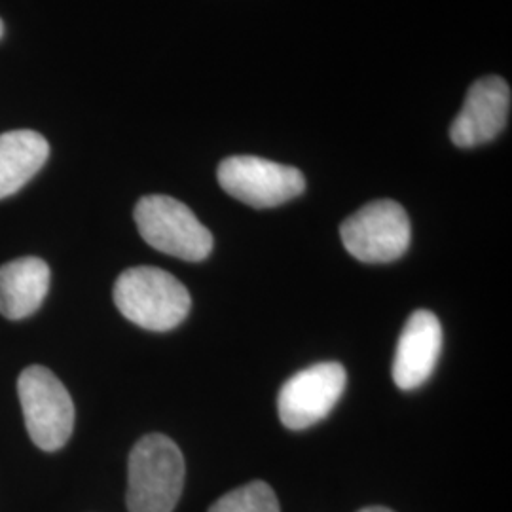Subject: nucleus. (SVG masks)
Returning <instances> with one entry per match:
<instances>
[{
  "mask_svg": "<svg viewBox=\"0 0 512 512\" xmlns=\"http://www.w3.org/2000/svg\"><path fill=\"white\" fill-rule=\"evenodd\" d=\"M114 304L141 329L167 332L183 323L192 298L175 275L160 268H129L114 283Z\"/></svg>",
  "mask_w": 512,
  "mask_h": 512,
  "instance_id": "nucleus-1",
  "label": "nucleus"
},
{
  "mask_svg": "<svg viewBox=\"0 0 512 512\" xmlns=\"http://www.w3.org/2000/svg\"><path fill=\"white\" fill-rule=\"evenodd\" d=\"M183 486V452L173 440L154 433L133 446L128 463L129 512H173Z\"/></svg>",
  "mask_w": 512,
  "mask_h": 512,
  "instance_id": "nucleus-2",
  "label": "nucleus"
},
{
  "mask_svg": "<svg viewBox=\"0 0 512 512\" xmlns=\"http://www.w3.org/2000/svg\"><path fill=\"white\" fill-rule=\"evenodd\" d=\"M141 238L165 255L200 262L213 251V236L190 207L171 196H145L135 205Z\"/></svg>",
  "mask_w": 512,
  "mask_h": 512,
  "instance_id": "nucleus-3",
  "label": "nucleus"
},
{
  "mask_svg": "<svg viewBox=\"0 0 512 512\" xmlns=\"http://www.w3.org/2000/svg\"><path fill=\"white\" fill-rule=\"evenodd\" d=\"M18 393L31 440L44 452L63 448L74 427V404L67 387L46 366L33 365L21 372Z\"/></svg>",
  "mask_w": 512,
  "mask_h": 512,
  "instance_id": "nucleus-4",
  "label": "nucleus"
},
{
  "mask_svg": "<svg viewBox=\"0 0 512 512\" xmlns=\"http://www.w3.org/2000/svg\"><path fill=\"white\" fill-rule=\"evenodd\" d=\"M340 236L353 258L366 264H385L406 253L412 230L403 205L378 200L344 220Z\"/></svg>",
  "mask_w": 512,
  "mask_h": 512,
  "instance_id": "nucleus-5",
  "label": "nucleus"
},
{
  "mask_svg": "<svg viewBox=\"0 0 512 512\" xmlns=\"http://www.w3.org/2000/svg\"><path fill=\"white\" fill-rule=\"evenodd\" d=\"M217 177L224 192L255 209L283 205L306 190V179L296 167L275 164L258 156L222 160Z\"/></svg>",
  "mask_w": 512,
  "mask_h": 512,
  "instance_id": "nucleus-6",
  "label": "nucleus"
},
{
  "mask_svg": "<svg viewBox=\"0 0 512 512\" xmlns=\"http://www.w3.org/2000/svg\"><path fill=\"white\" fill-rule=\"evenodd\" d=\"M346 370L340 363L308 366L289 378L279 391L277 410L285 427L302 431L325 420L346 389Z\"/></svg>",
  "mask_w": 512,
  "mask_h": 512,
  "instance_id": "nucleus-7",
  "label": "nucleus"
},
{
  "mask_svg": "<svg viewBox=\"0 0 512 512\" xmlns=\"http://www.w3.org/2000/svg\"><path fill=\"white\" fill-rule=\"evenodd\" d=\"M511 86L501 76H484L469 88L450 139L459 148H473L494 141L507 128L511 114Z\"/></svg>",
  "mask_w": 512,
  "mask_h": 512,
  "instance_id": "nucleus-8",
  "label": "nucleus"
},
{
  "mask_svg": "<svg viewBox=\"0 0 512 512\" xmlns=\"http://www.w3.org/2000/svg\"><path fill=\"white\" fill-rule=\"evenodd\" d=\"M442 351V327L439 317L429 310L414 311L404 325L395 361L393 380L403 391L425 384L439 361Z\"/></svg>",
  "mask_w": 512,
  "mask_h": 512,
  "instance_id": "nucleus-9",
  "label": "nucleus"
},
{
  "mask_svg": "<svg viewBox=\"0 0 512 512\" xmlns=\"http://www.w3.org/2000/svg\"><path fill=\"white\" fill-rule=\"evenodd\" d=\"M50 289V268L37 256H25L0 266V313L19 321L42 306Z\"/></svg>",
  "mask_w": 512,
  "mask_h": 512,
  "instance_id": "nucleus-10",
  "label": "nucleus"
},
{
  "mask_svg": "<svg viewBox=\"0 0 512 512\" xmlns=\"http://www.w3.org/2000/svg\"><path fill=\"white\" fill-rule=\"evenodd\" d=\"M50 156L48 141L31 129L0 135V200L29 183Z\"/></svg>",
  "mask_w": 512,
  "mask_h": 512,
  "instance_id": "nucleus-11",
  "label": "nucleus"
},
{
  "mask_svg": "<svg viewBox=\"0 0 512 512\" xmlns=\"http://www.w3.org/2000/svg\"><path fill=\"white\" fill-rule=\"evenodd\" d=\"M209 512H281L279 501L275 497L274 490L262 482L255 480L241 488H236L226 495H222L219 501L213 503Z\"/></svg>",
  "mask_w": 512,
  "mask_h": 512,
  "instance_id": "nucleus-12",
  "label": "nucleus"
},
{
  "mask_svg": "<svg viewBox=\"0 0 512 512\" xmlns=\"http://www.w3.org/2000/svg\"><path fill=\"white\" fill-rule=\"evenodd\" d=\"M359 512H393L391 509H385V507H366V509H361Z\"/></svg>",
  "mask_w": 512,
  "mask_h": 512,
  "instance_id": "nucleus-13",
  "label": "nucleus"
},
{
  "mask_svg": "<svg viewBox=\"0 0 512 512\" xmlns=\"http://www.w3.org/2000/svg\"><path fill=\"white\" fill-rule=\"evenodd\" d=\"M4 35V23H2V19H0V38Z\"/></svg>",
  "mask_w": 512,
  "mask_h": 512,
  "instance_id": "nucleus-14",
  "label": "nucleus"
}]
</instances>
